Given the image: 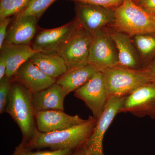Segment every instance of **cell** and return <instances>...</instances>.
<instances>
[{"instance_id":"6da1fadb","label":"cell","mask_w":155,"mask_h":155,"mask_svg":"<svg viewBox=\"0 0 155 155\" xmlns=\"http://www.w3.org/2000/svg\"><path fill=\"white\" fill-rule=\"evenodd\" d=\"M97 121L90 116L82 124L68 129L48 133L37 129L32 137L26 143L19 144L29 150L49 148L51 150L70 149L75 150L86 143L93 133Z\"/></svg>"},{"instance_id":"7a4b0ae2","label":"cell","mask_w":155,"mask_h":155,"mask_svg":"<svg viewBox=\"0 0 155 155\" xmlns=\"http://www.w3.org/2000/svg\"><path fill=\"white\" fill-rule=\"evenodd\" d=\"M14 79V78H13ZM31 94L19 82L13 81L5 109L21 130L22 140L25 144L30 139L37 130L36 113Z\"/></svg>"},{"instance_id":"3957f363","label":"cell","mask_w":155,"mask_h":155,"mask_svg":"<svg viewBox=\"0 0 155 155\" xmlns=\"http://www.w3.org/2000/svg\"><path fill=\"white\" fill-rule=\"evenodd\" d=\"M114 11L115 20L109 27L130 37L155 33V14L146 12L132 0H125Z\"/></svg>"},{"instance_id":"277c9868","label":"cell","mask_w":155,"mask_h":155,"mask_svg":"<svg viewBox=\"0 0 155 155\" xmlns=\"http://www.w3.org/2000/svg\"><path fill=\"white\" fill-rule=\"evenodd\" d=\"M102 72L109 97H126L143 84L153 82L147 68L136 70L117 67Z\"/></svg>"},{"instance_id":"5b68a950","label":"cell","mask_w":155,"mask_h":155,"mask_svg":"<svg viewBox=\"0 0 155 155\" xmlns=\"http://www.w3.org/2000/svg\"><path fill=\"white\" fill-rule=\"evenodd\" d=\"M92 36L87 64L101 72L119 67L117 48L107 28L100 31Z\"/></svg>"},{"instance_id":"8992f818","label":"cell","mask_w":155,"mask_h":155,"mask_svg":"<svg viewBox=\"0 0 155 155\" xmlns=\"http://www.w3.org/2000/svg\"><path fill=\"white\" fill-rule=\"evenodd\" d=\"M92 35L80 25L58 54L64 59L68 69L87 64Z\"/></svg>"},{"instance_id":"52a82bcc","label":"cell","mask_w":155,"mask_h":155,"mask_svg":"<svg viewBox=\"0 0 155 155\" xmlns=\"http://www.w3.org/2000/svg\"><path fill=\"white\" fill-rule=\"evenodd\" d=\"M125 97H110L102 114L86 144L85 155H104L103 142L104 136L111 123L122 107Z\"/></svg>"},{"instance_id":"ba28073f","label":"cell","mask_w":155,"mask_h":155,"mask_svg":"<svg viewBox=\"0 0 155 155\" xmlns=\"http://www.w3.org/2000/svg\"><path fill=\"white\" fill-rule=\"evenodd\" d=\"M121 113H130L140 118L148 116L155 119V83L143 84L125 97L119 111Z\"/></svg>"},{"instance_id":"9c48e42d","label":"cell","mask_w":155,"mask_h":155,"mask_svg":"<svg viewBox=\"0 0 155 155\" xmlns=\"http://www.w3.org/2000/svg\"><path fill=\"white\" fill-rule=\"evenodd\" d=\"M75 19L92 35L110 26L115 20L114 9L78 2H75Z\"/></svg>"},{"instance_id":"30bf717a","label":"cell","mask_w":155,"mask_h":155,"mask_svg":"<svg viewBox=\"0 0 155 155\" xmlns=\"http://www.w3.org/2000/svg\"><path fill=\"white\" fill-rule=\"evenodd\" d=\"M74 95L82 100L91 111L93 116L98 119L109 98L103 72H97L88 82L75 91Z\"/></svg>"},{"instance_id":"8fae6325","label":"cell","mask_w":155,"mask_h":155,"mask_svg":"<svg viewBox=\"0 0 155 155\" xmlns=\"http://www.w3.org/2000/svg\"><path fill=\"white\" fill-rule=\"evenodd\" d=\"M80 25L75 19L58 28L43 29L35 36L31 48L36 52L46 54L58 53Z\"/></svg>"},{"instance_id":"7c38bea8","label":"cell","mask_w":155,"mask_h":155,"mask_svg":"<svg viewBox=\"0 0 155 155\" xmlns=\"http://www.w3.org/2000/svg\"><path fill=\"white\" fill-rule=\"evenodd\" d=\"M36 127L43 133H48L68 129L86 122L78 115L71 116L60 110L37 112Z\"/></svg>"},{"instance_id":"4fadbf2b","label":"cell","mask_w":155,"mask_h":155,"mask_svg":"<svg viewBox=\"0 0 155 155\" xmlns=\"http://www.w3.org/2000/svg\"><path fill=\"white\" fill-rule=\"evenodd\" d=\"M13 77L31 94L47 88L57 81L45 74L29 60L19 67Z\"/></svg>"},{"instance_id":"5bb4252c","label":"cell","mask_w":155,"mask_h":155,"mask_svg":"<svg viewBox=\"0 0 155 155\" xmlns=\"http://www.w3.org/2000/svg\"><path fill=\"white\" fill-rule=\"evenodd\" d=\"M118 51L119 67L139 70L144 69L131 38L126 34L111 28H106Z\"/></svg>"},{"instance_id":"9a60e30c","label":"cell","mask_w":155,"mask_h":155,"mask_svg":"<svg viewBox=\"0 0 155 155\" xmlns=\"http://www.w3.org/2000/svg\"><path fill=\"white\" fill-rule=\"evenodd\" d=\"M37 22L33 16L16 18L8 31L4 43L30 46L36 36Z\"/></svg>"},{"instance_id":"2e32d148","label":"cell","mask_w":155,"mask_h":155,"mask_svg":"<svg viewBox=\"0 0 155 155\" xmlns=\"http://www.w3.org/2000/svg\"><path fill=\"white\" fill-rule=\"evenodd\" d=\"M67 96L61 86L56 83L32 94L31 99L35 113L51 110L64 111V99Z\"/></svg>"},{"instance_id":"e0dca14e","label":"cell","mask_w":155,"mask_h":155,"mask_svg":"<svg viewBox=\"0 0 155 155\" xmlns=\"http://www.w3.org/2000/svg\"><path fill=\"white\" fill-rule=\"evenodd\" d=\"M98 71L88 64L81 67L69 68L57 78L56 83L61 86L67 95L85 84Z\"/></svg>"},{"instance_id":"ac0fdd59","label":"cell","mask_w":155,"mask_h":155,"mask_svg":"<svg viewBox=\"0 0 155 155\" xmlns=\"http://www.w3.org/2000/svg\"><path fill=\"white\" fill-rule=\"evenodd\" d=\"M0 49L7 58L5 76L8 77H13L19 67L36 52L31 46L27 45L4 43Z\"/></svg>"},{"instance_id":"d6986e66","label":"cell","mask_w":155,"mask_h":155,"mask_svg":"<svg viewBox=\"0 0 155 155\" xmlns=\"http://www.w3.org/2000/svg\"><path fill=\"white\" fill-rule=\"evenodd\" d=\"M29 60L46 75L57 79L68 69L65 61L58 53L36 52Z\"/></svg>"},{"instance_id":"ffe728a7","label":"cell","mask_w":155,"mask_h":155,"mask_svg":"<svg viewBox=\"0 0 155 155\" xmlns=\"http://www.w3.org/2000/svg\"><path fill=\"white\" fill-rule=\"evenodd\" d=\"M131 39L138 52L143 68L155 59V33L137 35Z\"/></svg>"},{"instance_id":"44dd1931","label":"cell","mask_w":155,"mask_h":155,"mask_svg":"<svg viewBox=\"0 0 155 155\" xmlns=\"http://www.w3.org/2000/svg\"><path fill=\"white\" fill-rule=\"evenodd\" d=\"M56 0H30L24 10L16 16V18L33 16L38 21L48 8Z\"/></svg>"},{"instance_id":"7402d4cb","label":"cell","mask_w":155,"mask_h":155,"mask_svg":"<svg viewBox=\"0 0 155 155\" xmlns=\"http://www.w3.org/2000/svg\"><path fill=\"white\" fill-rule=\"evenodd\" d=\"M30 0H1L0 19L17 16L28 5Z\"/></svg>"},{"instance_id":"603a6c76","label":"cell","mask_w":155,"mask_h":155,"mask_svg":"<svg viewBox=\"0 0 155 155\" xmlns=\"http://www.w3.org/2000/svg\"><path fill=\"white\" fill-rule=\"evenodd\" d=\"M72 150L64 149L58 150H38L34 151L18 145L11 155H71L74 152Z\"/></svg>"},{"instance_id":"cb8c5ba5","label":"cell","mask_w":155,"mask_h":155,"mask_svg":"<svg viewBox=\"0 0 155 155\" xmlns=\"http://www.w3.org/2000/svg\"><path fill=\"white\" fill-rule=\"evenodd\" d=\"M13 77L5 76L0 80V114L5 113V109Z\"/></svg>"},{"instance_id":"d4e9b609","label":"cell","mask_w":155,"mask_h":155,"mask_svg":"<svg viewBox=\"0 0 155 155\" xmlns=\"http://www.w3.org/2000/svg\"><path fill=\"white\" fill-rule=\"evenodd\" d=\"M75 2L85 3L95 5L99 6L104 8L115 9L118 8L125 0H68Z\"/></svg>"},{"instance_id":"484cf974","label":"cell","mask_w":155,"mask_h":155,"mask_svg":"<svg viewBox=\"0 0 155 155\" xmlns=\"http://www.w3.org/2000/svg\"><path fill=\"white\" fill-rule=\"evenodd\" d=\"M11 21V18L10 17L0 19V49L5 43L8 33L7 28Z\"/></svg>"},{"instance_id":"4316f807","label":"cell","mask_w":155,"mask_h":155,"mask_svg":"<svg viewBox=\"0 0 155 155\" xmlns=\"http://www.w3.org/2000/svg\"><path fill=\"white\" fill-rule=\"evenodd\" d=\"M136 4L146 12L155 14V0H139Z\"/></svg>"},{"instance_id":"83f0119b","label":"cell","mask_w":155,"mask_h":155,"mask_svg":"<svg viewBox=\"0 0 155 155\" xmlns=\"http://www.w3.org/2000/svg\"><path fill=\"white\" fill-rule=\"evenodd\" d=\"M7 68V58L4 54L1 52L0 55V80L5 76Z\"/></svg>"},{"instance_id":"f1b7e54d","label":"cell","mask_w":155,"mask_h":155,"mask_svg":"<svg viewBox=\"0 0 155 155\" xmlns=\"http://www.w3.org/2000/svg\"><path fill=\"white\" fill-rule=\"evenodd\" d=\"M146 68L149 71L152 78L153 82L155 83V59L150 62Z\"/></svg>"},{"instance_id":"f546056e","label":"cell","mask_w":155,"mask_h":155,"mask_svg":"<svg viewBox=\"0 0 155 155\" xmlns=\"http://www.w3.org/2000/svg\"><path fill=\"white\" fill-rule=\"evenodd\" d=\"M86 144V143H85ZM84 144L74 151L71 155H85L86 153V145Z\"/></svg>"},{"instance_id":"4dcf8cb0","label":"cell","mask_w":155,"mask_h":155,"mask_svg":"<svg viewBox=\"0 0 155 155\" xmlns=\"http://www.w3.org/2000/svg\"><path fill=\"white\" fill-rule=\"evenodd\" d=\"M134 3H136L139 1V0H132Z\"/></svg>"}]
</instances>
